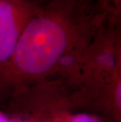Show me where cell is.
Masks as SVG:
<instances>
[{"instance_id":"1","label":"cell","mask_w":121,"mask_h":122,"mask_svg":"<svg viewBox=\"0 0 121 122\" xmlns=\"http://www.w3.org/2000/svg\"><path fill=\"white\" fill-rule=\"evenodd\" d=\"M105 23L92 2L43 0L11 56L0 64V107L17 90L54 76L61 60Z\"/></svg>"},{"instance_id":"2","label":"cell","mask_w":121,"mask_h":122,"mask_svg":"<svg viewBox=\"0 0 121 122\" xmlns=\"http://www.w3.org/2000/svg\"><path fill=\"white\" fill-rule=\"evenodd\" d=\"M58 78L71 87L79 107L98 114L111 110L121 98V25L103 24L77 66Z\"/></svg>"},{"instance_id":"3","label":"cell","mask_w":121,"mask_h":122,"mask_svg":"<svg viewBox=\"0 0 121 122\" xmlns=\"http://www.w3.org/2000/svg\"><path fill=\"white\" fill-rule=\"evenodd\" d=\"M2 109L10 122H106L97 114L77 107L70 87L57 77L17 90Z\"/></svg>"},{"instance_id":"4","label":"cell","mask_w":121,"mask_h":122,"mask_svg":"<svg viewBox=\"0 0 121 122\" xmlns=\"http://www.w3.org/2000/svg\"><path fill=\"white\" fill-rule=\"evenodd\" d=\"M43 0H0V64L14 51Z\"/></svg>"},{"instance_id":"5","label":"cell","mask_w":121,"mask_h":122,"mask_svg":"<svg viewBox=\"0 0 121 122\" xmlns=\"http://www.w3.org/2000/svg\"><path fill=\"white\" fill-rule=\"evenodd\" d=\"M93 5L95 11L107 23L121 25V0H96Z\"/></svg>"},{"instance_id":"6","label":"cell","mask_w":121,"mask_h":122,"mask_svg":"<svg viewBox=\"0 0 121 122\" xmlns=\"http://www.w3.org/2000/svg\"><path fill=\"white\" fill-rule=\"evenodd\" d=\"M0 122H10L8 117L1 110H0Z\"/></svg>"},{"instance_id":"7","label":"cell","mask_w":121,"mask_h":122,"mask_svg":"<svg viewBox=\"0 0 121 122\" xmlns=\"http://www.w3.org/2000/svg\"><path fill=\"white\" fill-rule=\"evenodd\" d=\"M77 1L83 2V3H91L92 0H77Z\"/></svg>"}]
</instances>
